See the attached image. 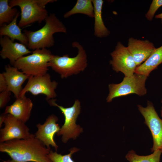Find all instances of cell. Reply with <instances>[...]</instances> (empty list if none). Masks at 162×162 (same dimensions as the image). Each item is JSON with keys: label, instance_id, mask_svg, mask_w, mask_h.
<instances>
[{"label": "cell", "instance_id": "1", "mask_svg": "<svg viewBox=\"0 0 162 162\" xmlns=\"http://www.w3.org/2000/svg\"><path fill=\"white\" fill-rule=\"evenodd\" d=\"M35 135V134H34ZM48 148L35 135L27 139H15L0 143V152L11 159L3 162H52Z\"/></svg>", "mask_w": 162, "mask_h": 162}, {"label": "cell", "instance_id": "2", "mask_svg": "<svg viewBox=\"0 0 162 162\" xmlns=\"http://www.w3.org/2000/svg\"><path fill=\"white\" fill-rule=\"evenodd\" d=\"M45 22V25L36 31L26 29L23 31L28 39L27 47L29 49L35 50L50 47L54 45V34L58 32L67 33L66 27L55 14H50Z\"/></svg>", "mask_w": 162, "mask_h": 162}, {"label": "cell", "instance_id": "3", "mask_svg": "<svg viewBox=\"0 0 162 162\" xmlns=\"http://www.w3.org/2000/svg\"><path fill=\"white\" fill-rule=\"evenodd\" d=\"M72 46L78 50L76 56L70 57L68 54L62 56L54 55L49 63V67L58 73L62 79L83 71L87 66V55L82 46L77 41L73 42Z\"/></svg>", "mask_w": 162, "mask_h": 162}, {"label": "cell", "instance_id": "4", "mask_svg": "<svg viewBox=\"0 0 162 162\" xmlns=\"http://www.w3.org/2000/svg\"><path fill=\"white\" fill-rule=\"evenodd\" d=\"M56 0H10L9 5L12 8L19 6L21 10V18L18 24L20 28L38 22L41 23L49 15L45 6Z\"/></svg>", "mask_w": 162, "mask_h": 162}, {"label": "cell", "instance_id": "5", "mask_svg": "<svg viewBox=\"0 0 162 162\" xmlns=\"http://www.w3.org/2000/svg\"><path fill=\"white\" fill-rule=\"evenodd\" d=\"M32 53L30 55L20 58L13 66L29 77L42 75L47 73L49 63L54 55L46 48L37 49Z\"/></svg>", "mask_w": 162, "mask_h": 162}, {"label": "cell", "instance_id": "6", "mask_svg": "<svg viewBox=\"0 0 162 162\" xmlns=\"http://www.w3.org/2000/svg\"><path fill=\"white\" fill-rule=\"evenodd\" d=\"M48 102L50 105L57 107L64 117V124L56 134L57 135L62 136V140L64 143H66L70 139H76L83 131L82 128L76 123L77 118L80 112V101L76 100L73 105L69 107L59 105L54 99L49 100Z\"/></svg>", "mask_w": 162, "mask_h": 162}, {"label": "cell", "instance_id": "7", "mask_svg": "<svg viewBox=\"0 0 162 162\" xmlns=\"http://www.w3.org/2000/svg\"><path fill=\"white\" fill-rule=\"evenodd\" d=\"M147 78L146 76L134 73L132 75L125 76L119 83L110 84L107 102H110L114 98L131 94L140 96L145 95L147 93L145 82Z\"/></svg>", "mask_w": 162, "mask_h": 162}, {"label": "cell", "instance_id": "8", "mask_svg": "<svg viewBox=\"0 0 162 162\" xmlns=\"http://www.w3.org/2000/svg\"><path fill=\"white\" fill-rule=\"evenodd\" d=\"M58 85V83L56 81H52L50 76L48 73L42 75L30 76L19 96L25 95L27 92L35 96L43 94L46 96V99L48 101L56 97L55 90Z\"/></svg>", "mask_w": 162, "mask_h": 162}, {"label": "cell", "instance_id": "9", "mask_svg": "<svg viewBox=\"0 0 162 162\" xmlns=\"http://www.w3.org/2000/svg\"><path fill=\"white\" fill-rule=\"evenodd\" d=\"M137 106L145 118V123L148 126L152 134L153 145L152 152L158 149L162 151V119L158 116L151 102L148 101L146 107L140 105Z\"/></svg>", "mask_w": 162, "mask_h": 162}, {"label": "cell", "instance_id": "10", "mask_svg": "<svg viewBox=\"0 0 162 162\" xmlns=\"http://www.w3.org/2000/svg\"><path fill=\"white\" fill-rule=\"evenodd\" d=\"M110 55L112 59L110 63L114 71L122 73L125 76L134 74L137 66L127 47L120 42H117L115 49Z\"/></svg>", "mask_w": 162, "mask_h": 162}, {"label": "cell", "instance_id": "11", "mask_svg": "<svg viewBox=\"0 0 162 162\" xmlns=\"http://www.w3.org/2000/svg\"><path fill=\"white\" fill-rule=\"evenodd\" d=\"M4 127L0 130V142L15 139H27L35 135L29 132L25 123L12 115L6 114Z\"/></svg>", "mask_w": 162, "mask_h": 162}, {"label": "cell", "instance_id": "12", "mask_svg": "<svg viewBox=\"0 0 162 162\" xmlns=\"http://www.w3.org/2000/svg\"><path fill=\"white\" fill-rule=\"evenodd\" d=\"M58 119L54 114L50 115L43 124L38 123L36 125L38 130L35 136L42 141L48 148L51 146L57 150L58 146L56 143L54 136L60 130V127L56 123Z\"/></svg>", "mask_w": 162, "mask_h": 162}, {"label": "cell", "instance_id": "13", "mask_svg": "<svg viewBox=\"0 0 162 162\" xmlns=\"http://www.w3.org/2000/svg\"><path fill=\"white\" fill-rule=\"evenodd\" d=\"M127 47L137 67L145 62L156 48L148 40H141L133 37L129 39Z\"/></svg>", "mask_w": 162, "mask_h": 162}, {"label": "cell", "instance_id": "14", "mask_svg": "<svg viewBox=\"0 0 162 162\" xmlns=\"http://www.w3.org/2000/svg\"><path fill=\"white\" fill-rule=\"evenodd\" d=\"M0 44L2 47L1 57L3 59H8L12 66L20 58L32 52L24 44L15 42L7 36L0 37Z\"/></svg>", "mask_w": 162, "mask_h": 162}, {"label": "cell", "instance_id": "15", "mask_svg": "<svg viewBox=\"0 0 162 162\" xmlns=\"http://www.w3.org/2000/svg\"><path fill=\"white\" fill-rule=\"evenodd\" d=\"M5 69L2 74L6 81L7 89L13 93L17 98L22 89V84L29 76L9 64L5 66Z\"/></svg>", "mask_w": 162, "mask_h": 162}, {"label": "cell", "instance_id": "16", "mask_svg": "<svg viewBox=\"0 0 162 162\" xmlns=\"http://www.w3.org/2000/svg\"><path fill=\"white\" fill-rule=\"evenodd\" d=\"M16 99L13 104L6 107L4 113L10 114L26 123L30 118L33 103L25 95Z\"/></svg>", "mask_w": 162, "mask_h": 162}, {"label": "cell", "instance_id": "17", "mask_svg": "<svg viewBox=\"0 0 162 162\" xmlns=\"http://www.w3.org/2000/svg\"><path fill=\"white\" fill-rule=\"evenodd\" d=\"M20 14V12L9 24H4L0 28V37L7 36L12 40L19 41L20 43L28 46V40L26 35L22 32L20 28L17 24V20Z\"/></svg>", "mask_w": 162, "mask_h": 162}, {"label": "cell", "instance_id": "18", "mask_svg": "<svg viewBox=\"0 0 162 162\" xmlns=\"http://www.w3.org/2000/svg\"><path fill=\"white\" fill-rule=\"evenodd\" d=\"M162 63V45L155 51L143 63L137 67L134 73L148 76L150 73Z\"/></svg>", "mask_w": 162, "mask_h": 162}, {"label": "cell", "instance_id": "19", "mask_svg": "<svg viewBox=\"0 0 162 162\" xmlns=\"http://www.w3.org/2000/svg\"><path fill=\"white\" fill-rule=\"evenodd\" d=\"M94 8V35L98 38L106 37L110 32L105 26L102 16V8L104 3L103 0H92Z\"/></svg>", "mask_w": 162, "mask_h": 162}, {"label": "cell", "instance_id": "20", "mask_svg": "<svg viewBox=\"0 0 162 162\" xmlns=\"http://www.w3.org/2000/svg\"><path fill=\"white\" fill-rule=\"evenodd\" d=\"M77 14H84L89 17H94V8L92 0H77L74 7L66 13L64 17L66 18Z\"/></svg>", "mask_w": 162, "mask_h": 162}, {"label": "cell", "instance_id": "21", "mask_svg": "<svg viewBox=\"0 0 162 162\" xmlns=\"http://www.w3.org/2000/svg\"><path fill=\"white\" fill-rule=\"evenodd\" d=\"M19 11L9 5V0H0V26L8 24L14 19Z\"/></svg>", "mask_w": 162, "mask_h": 162}, {"label": "cell", "instance_id": "22", "mask_svg": "<svg viewBox=\"0 0 162 162\" xmlns=\"http://www.w3.org/2000/svg\"><path fill=\"white\" fill-rule=\"evenodd\" d=\"M162 151L158 149L153 153L148 155L142 156L137 154L133 150L130 151L125 158L129 162H160Z\"/></svg>", "mask_w": 162, "mask_h": 162}, {"label": "cell", "instance_id": "23", "mask_svg": "<svg viewBox=\"0 0 162 162\" xmlns=\"http://www.w3.org/2000/svg\"><path fill=\"white\" fill-rule=\"evenodd\" d=\"M79 150V149L76 147L72 148L70 149L69 154L64 155L51 150L49 156L52 162H75L72 158V156Z\"/></svg>", "mask_w": 162, "mask_h": 162}, {"label": "cell", "instance_id": "24", "mask_svg": "<svg viewBox=\"0 0 162 162\" xmlns=\"http://www.w3.org/2000/svg\"><path fill=\"white\" fill-rule=\"evenodd\" d=\"M161 6L162 0H152L149 8L145 15L146 17L147 20L150 21H152L156 12Z\"/></svg>", "mask_w": 162, "mask_h": 162}, {"label": "cell", "instance_id": "25", "mask_svg": "<svg viewBox=\"0 0 162 162\" xmlns=\"http://www.w3.org/2000/svg\"><path fill=\"white\" fill-rule=\"evenodd\" d=\"M11 95V92L7 89L0 92V108H2L6 106L9 101Z\"/></svg>", "mask_w": 162, "mask_h": 162}, {"label": "cell", "instance_id": "26", "mask_svg": "<svg viewBox=\"0 0 162 162\" xmlns=\"http://www.w3.org/2000/svg\"><path fill=\"white\" fill-rule=\"evenodd\" d=\"M7 89V85L2 73L0 74V92L5 91Z\"/></svg>", "mask_w": 162, "mask_h": 162}, {"label": "cell", "instance_id": "27", "mask_svg": "<svg viewBox=\"0 0 162 162\" xmlns=\"http://www.w3.org/2000/svg\"><path fill=\"white\" fill-rule=\"evenodd\" d=\"M6 114L4 113L2 114L0 116V127H1L4 120Z\"/></svg>", "mask_w": 162, "mask_h": 162}, {"label": "cell", "instance_id": "28", "mask_svg": "<svg viewBox=\"0 0 162 162\" xmlns=\"http://www.w3.org/2000/svg\"><path fill=\"white\" fill-rule=\"evenodd\" d=\"M155 18L156 19H160L161 20V22L162 24V13L156 15Z\"/></svg>", "mask_w": 162, "mask_h": 162}, {"label": "cell", "instance_id": "29", "mask_svg": "<svg viewBox=\"0 0 162 162\" xmlns=\"http://www.w3.org/2000/svg\"><path fill=\"white\" fill-rule=\"evenodd\" d=\"M161 103H162V100H161ZM160 114H161V116L162 117V107L161 108V110L160 111Z\"/></svg>", "mask_w": 162, "mask_h": 162}]
</instances>
